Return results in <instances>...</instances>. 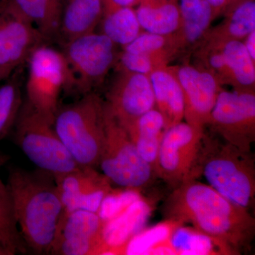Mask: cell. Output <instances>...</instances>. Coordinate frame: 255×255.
<instances>
[{
  "mask_svg": "<svg viewBox=\"0 0 255 255\" xmlns=\"http://www.w3.org/2000/svg\"><path fill=\"white\" fill-rule=\"evenodd\" d=\"M204 130L185 121L164 130L157 152L155 174L173 189L190 179Z\"/></svg>",
  "mask_w": 255,
  "mask_h": 255,
  "instance_id": "30bf717a",
  "label": "cell"
},
{
  "mask_svg": "<svg viewBox=\"0 0 255 255\" xmlns=\"http://www.w3.org/2000/svg\"><path fill=\"white\" fill-rule=\"evenodd\" d=\"M53 126L79 167H98L105 136V100L92 92L60 105Z\"/></svg>",
  "mask_w": 255,
  "mask_h": 255,
  "instance_id": "277c9868",
  "label": "cell"
},
{
  "mask_svg": "<svg viewBox=\"0 0 255 255\" xmlns=\"http://www.w3.org/2000/svg\"><path fill=\"white\" fill-rule=\"evenodd\" d=\"M124 51L150 55L164 63H168L172 54L169 44V36L143 31L130 43L122 47Z\"/></svg>",
  "mask_w": 255,
  "mask_h": 255,
  "instance_id": "f546056e",
  "label": "cell"
},
{
  "mask_svg": "<svg viewBox=\"0 0 255 255\" xmlns=\"http://www.w3.org/2000/svg\"><path fill=\"white\" fill-rule=\"evenodd\" d=\"M152 214V206L144 198L132 202L113 219L105 221L102 238L105 255H117L119 250L145 228Z\"/></svg>",
  "mask_w": 255,
  "mask_h": 255,
  "instance_id": "2e32d148",
  "label": "cell"
},
{
  "mask_svg": "<svg viewBox=\"0 0 255 255\" xmlns=\"http://www.w3.org/2000/svg\"><path fill=\"white\" fill-rule=\"evenodd\" d=\"M225 142L251 152L255 141V91H220L206 127Z\"/></svg>",
  "mask_w": 255,
  "mask_h": 255,
  "instance_id": "9c48e42d",
  "label": "cell"
},
{
  "mask_svg": "<svg viewBox=\"0 0 255 255\" xmlns=\"http://www.w3.org/2000/svg\"><path fill=\"white\" fill-rule=\"evenodd\" d=\"M117 70L142 74L150 76L151 73L159 68L167 67V63L150 55L123 51L119 53Z\"/></svg>",
  "mask_w": 255,
  "mask_h": 255,
  "instance_id": "4dcf8cb0",
  "label": "cell"
},
{
  "mask_svg": "<svg viewBox=\"0 0 255 255\" xmlns=\"http://www.w3.org/2000/svg\"></svg>",
  "mask_w": 255,
  "mask_h": 255,
  "instance_id": "60d3db41",
  "label": "cell"
},
{
  "mask_svg": "<svg viewBox=\"0 0 255 255\" xmlns=\"http://www.w3.org/2000/svg\"><path fill=\"white\" fill-rule=\"evenodd\" d=\"M43 43H48L35 25L4 0L0 11V68H20Z\"/></svg>",
  "mask_w": 255,
  "mask_h": 255,
  "instance_id": "7c38bea8",
  "label": "cell"
},
{
  "mask_svg": "<svg viewBox=\"0 0 255 255\" xmlns=\"http://www.w3.org/2000/svg\"><path fill=\"white\" fill-rule=\"evenodd\" d=\"M155 108L162 114L166 129L184 121V100L182 89L173 68H159L150 75Z\"/></svg>",
  "mask_w": 255,
  "mask_h": 255,
  "instance_id": "ac0fdd59",
  "label": "cell"
},
{
  "mask_svg": "<svg viewBox=\"0 0 255 255\" xmlns=\"http://www.w3.org/2000/svg\"><path fill=\"white\" fill-rule=\"evenodd\" d=\"M137 189H126L117 191L114 189L105 198L101 206L98 214L105 221L113 219L122 213L132 202L141 198Z\"/></svg>",
  "mask_w": 255,
  "mask_h": 255,
  "instance_id": "1f68e13d",
  "label": "cell"
},
{
  "mask_svg": "<svg viewBox=\"0 0 255 255\" xmlns=\"http://www.w3.org/2000/svg\"><path fill=\"white\" fill-rule=\"evenodd\" d=\"M0 255H11L9 252L5 248L1 241H0Z\"/></svg>",
  "mask_w": 255,
  "mask_h": 255,
  "instance_id": "8d00e7d4",
  "label": "cell"
},
{
  "mask_svg": "<svg viewBox=\"0 0 255 255\" xmlns=\"http://www.w3.org/2000/svg\"><path fill=\"white\" fill-rule=\"evenodd\" d=\"M171 243L177 255H226L219 243L194 228L184 225L174 231Z\"/></svg>",
  "mask_w": 255,
  "mask_h": 255,
  "instance_id": "f1b7e54d",
  "label": "cell"
},
{
  "mask_svg": "<svg viewBox=\"0 0 255 255\" xmlns=\"http://www.w3.org/2000/svg\"><path fill=\"white\" fill-rule=\"evenodd\" d=\"M70 70L71 85L81 96L94 92L115 66L119 53L110 38L95 31L61 43Z\"/></svg>",
  "mask_w": 255,
  "mask_h": 255,
  "instance_id": "52a82bcc",
  "label": "cell"
},
{
  "mask_svg": "<svg viewBox=\"0 0 255 255\" xmlns=\"http://www.w3.org/2000/svg\"><path fill=\"white\" fill-rule=\"evenodd\" d=\"M181 23L179 29L169 36L173 55L185 47L196 44L206 36L216 17L214 9L206 0H178Z\"/></svg>",
  "mask_w": 255,
  "mask_h": 255,
  "instance_id": "e0dca14e",
  "label": "cell"
},
{
  "mask_svg": "<svg viewBox=\"0 0 255 255\" xmlns=\"http://www.w3.org/2000/svg\"><path fill=\"white\" fill-rule=\"evenodd\" d=\"M165 129L163 116L155 108L146 112L126 128L139 155L155 174L157 152Z\"/></svg>",
  "mask_w": 255,
  "mask_h": 255,
  "instance_id": "ffe728a7",
  "label": "cell"
},
{
  "mask_svg": "<svg viewBox=\"0 0 255 255\" xmlns=\"http://www.w3.org/2000/svg\"><path fill=\"white\" fill-rule=\"evenodd\" d=\"M201 176L210 187L230 201L248 210L254 206L255 165L251 152L208 135L205 130L189 179Z\"/></svg>",
  "mask_w": 255,
  "mask_h": 255,
  "instance_id": "3957f363",
  "label": "cell"
},
{
  "mask_svg": "<svg viewBox=\"0 0 255 255\" xmlns=\"http://www.w3.org/2000/svg\"><path fill=\"white\" fill-rule=\"evenodd\" d=\"M118 74L107 92V109L125 128L146 112L155 108L150 77L117 70Z\"/></svg>",
  "mask_w": 255,
  "mask_h": 255,
  "instance_id": "4fadbf2b",
  "label": "cell"
},
{
  "mask_svg": "<svg viewBox=\"0 0 255 255\" xmlns=\"http://www.w3.org/2000/svg\"><path fill=\"white\" fill-rule=\"evenodd\" d=\"M13 130L16 145L38 169L54 177L79 167L58 137L53 121L24 100Z\"/></svg>",
  "mask_w": 255,
  "mask_h": 255,
  "instance_id": "5b68a950",
  "label": "cell"
},
{
  "mask_svg": "<svg viewBox=\"0 0 255 255\" xmlns=\"http://www.w3.org/2000/svg\"><path fill=\"white\" fill-rule=\"evenodd\" d=\"M3 160L0 158V164ZM0 241L11 255L28 253L15 219L12 201L7 185L0 177Z\"/></svg>",
  "mask_w": 255,
  "mask_h": 255,
  "instance_id": "83f0119b",
  "label": "cell"
},
{
  "mask_svg": "<svg viewBox=\"0 0 255 255\" xmlns=\"http://www.w3.org/2000/svg\"><path fill=\"white\" fill-rule=\"evenodd\" d=\"M0 1H1V0H0Z\"/></svg>",
  "mask_w": 255,
  "mask_h": 255,
  "instance_id": "ab89813d",
  "label": "cell"
},
{
  "mask_svg": "<svg viewBox=\"0 0 255 255\" xmlns=\"http://www.w3.org/2000/svg\"><path fill=\"white\" fill-rule=\"evenodd\" d=\"M111 1L119 6L134 7L138 4L140 0H111Z\"/></svg>",
  "mask_w": 255,
  "mask_h": 255,
  "instance_id": "e575fe53",
  "label": "cell"
},
{
  "mask_svg": "<svg viewBox=\"0 0 255 255\" xmlns=\"http://www.w3.org/2000/svg\"><path fill=\"white\" fill-rule=\"evenodd\" d=\"M105 224V221L97 213L85 210H75L70 212L64 211L53 248L63 241L97 243L106 248L102 238Z\"/></svg>",
  "mask_w": 255,
  "mask_h": 255,
  "instance_id": "44dd1931",
  "label": "cell"
},
{
  "mask_svg": "<svg viewBox=\"0 0 255 255\" xmlns=\"http://www.w3.org/2000/svg\"><path fill=\"white\" fill-rule=\"evenodd\" d=\"M54 179L65 212L85 210L98 214L114 189L110 179L95 167H79Z\"/></svg>",
  "mask_w": 255,
  "mask_h": 255,
  "instance_id": "5bb4252c",
  "label": "cell"
},
{
  "mask_svg": "<svg viewBox=\"0 0 255 255\" xmlns=\"http://www.w3.org/2000/svg\"><path fill=\"white\" fill-rule=\"evenodd\" d=\"M3 3H4V0L0 1V11H1V8H2Z\"/></svg>",
  "mask_w": 255,
  "mask_h": 255,
  "instance_id": "74e56055",
  "label": "cell"
},
{
  "mask_svg": "<svg viewBox=\"0 0 255 255\" xmlns=\"http://www.w3.org/2000/svg\"><path fill=\"white\" fill-rule=\"evenodd\" d=\"M182 225L177 220L166 219L152 227L144 228L122 246L117 255H148L156 247L170 240L174 231Z\"/></svg>",
  "mask_w": 255,
  "mask_h": 255,
  "instance_id": "4316f807",
  "label": "cell"
},
{
  "mask_svg": "<svg viewBox=\"0 0 255 255\" xmlns=\"http://www.w3.org/2000/svg\"><path fill=\"white\" fill-rule=\"evenodd\" d=\"M14 70L10 68H0V82L6 80Z\"/></svg>",
  "mask_w": 255,
  "mask_h": 255,
  "instance_id": "d590c367",
  "label": "cell"
},
{
  "mask_svg": "<svg viewBox=\"0 0 255 255\" xmlns=\"http://www.w3.org/2000/svg\"><path fill=\"white\" fill-rule=\"evenodd\" d=\"M243 42L248 53L251 55L253 60L255 61V30L248 34L245 38L244 41Z\"/></svg>",
  "mask_w": 255,
  "mask_h": 255,
  "instance_id": "836d02e7",
  "label": "cell"
},
{
  "mask_svg": "<svg viewBox=\"0 0 255 255\" xmlns=\"http://www.w3.org/2000/svg\"><path fill=\"white\" fill-rule=\"evenodd\" d=\"M98 167L112 184L138 189L150 184L153 169L139 155L125 128L105 104V136Z\"/></svg>",
  "mask_w": 255,
  "mask_h": 255,
  "instance_id": "ba28073f",
  "label": "cell"
},
{
  "mask_svg": "<svg viewBox=\"0 0 255 255\" xmlns=\"http://www.w3.org/2000/svg\"><path fill=\"white\" fill-rule=\"evenodd\" d=\"M223 23L207 32L206 36L243 41L255 30V0H238L226 11Z\"/></svg>",
  "mask_w": 255,
  "mask_h": 255,
  "instance_id": "d4e9b609",
  "label": "cell"
},
{
  "mask_svg": "<svg viewBox=\"0 0 255 255\" xmlns=\"http://www.w3.org/2000/svg\"><path fill=\"white\" fill-rule=\"evenodd\" d=\"M26 99L33 110L54 122L60 107V97L64 90H70V70L61 50L49 43L35 48L28 58Z\"/></svg>",
  "mask_w": 255,
  "mask_h": 255,
  "instance_id": "8992f818",
  "label": "cell"
},
{
  "mask_svg": "<svg viewBox=\"0 0 255 255\" xmlns=\"http://www.w3.org/2000/svg\"><path fill=\"white\" fill-rule=\"evenodd\" d=\"M164 214L167 219L189 223L219 243L226 255L242 254L254 239L255 220L250 210L198 179L174 188L166 201Z\"/></svg>",
  "mask_w": 255,
  "mask_h": 255,
  "instance_id": "6da1fadb",
  "label": "cell"
},
{
  "mask_svg": "<svg viewBox=\"0 0 255 255\" xmlns=\"http://www.w3.org/2000/svg\"><path fill=\"white\" fill-rule=\"evenodd\" d=\"M6 185L26 250L35 255H50L64 213L53 174L11 166Z\"/></svg>",
  "mask_w": 255,
  "mask_h": 255,
  "instance_id": "7a4b0ae2",
  "label": "cell"
},
{
  "mask_svg": "<svg viewBox=\"0 0 255 255\" xmlns=\"http://www.w3.org/2000/svg\"></svg>",
  "mask_w": 255,
  "mask_h": 255,
  "instance_id": "b9f144b4",
  "label": "cell"
},
{
  "mask_svg": "<svg viewBox=\"0 0 255 255\" xmlns=\"http://www.w3.org/2000/svg\"><path fill=\"white\" fill-rule=\"evenodd\" d=\"M20 68L0 85V142L14 128L22 106V82Z\"/></svg>",
  "mask_w": 255,
  "mask_h": 255,
  "instance_id": "484cf974",
  "label": "cell"
},
{
  "mask_svg": "<svg viewBox=\"0 0 255 255\" xmlns=\"http://www.w3.org/2000/svg\"><path fill=\"white\" fill-rule=\"evenodd\" d=\"M201 50L206 69L221 85H231L235 90L255 91V61L243 41L204 36Z\"/></svg>",
  "mask_w": 255,
  "mask_h": 255,
  "instance_id": "8fae6325",
  "label": "cell"
},
{
  "mask_svg": "<svg viewBox=\"0 0 255 255\" xmlns=\"http://www.w3.org/2000/svg\"><path fill=\"white\" fill-rule=\"evenodd\" d=\"M31 21L47 43L58 39L64 0H8Z\"/></svg>",
  "mask_w": 255,
  "mask_h": 255,
  "instance_id": "cb8c5ba5",
  "label": "cell"
},
{
  "mask_svg": "<svg viewBox=\"0 0 255 255\" xmlns=\"http://www.w3.org/2000/svg\"><path fill=\"white\" fill-rule=\"evenodd\" d=\"M103 11L99 23L100 33L117 46H127L143 31L133 7L121 6L111 0H102Z\"/></svg>",
  "mask_w": 255,
  "mask_h": 255,
  "instance_id": "603a6c76",
  "label": "cell"
},
{
  "mask_svg": "<svg viewBox=\"0 0 255 255\" xmlns=\"http://www.w3.org/2000/svg\"><path fill=\"white\" fill-rule=\"evenodd\" d=\"M102 11V0H64L58 39L62 43L96 31Z\"/></svg>",
  "mask_w": 255,
  "mask_h": 255,
  "instance_id": "d6986e66",
  "label": "cell"
},
{
  "mask_svg": "<svg viewBox=\"0 0 255 255\" xmlns=\"http://www.w3.org/2000/svg\"><path fill=\"white\" fill-rule=\"evenodd\" d=\"M206 1L212 6L216 16H219L221 13L226 12L231 4V0H206Z\"/></svg>",
  "mask_w": 255,
  "mask_h": 255,
  "instance_id": "d6a6232c",
  "label": "cell"
},
{
  "mask_svg": "<svg viewBox=\"0 0 255 255\" xmlns=\"http://www.w3.org/2000/svg\"><path fill=\"white\" fill-rule=\"evenodd\" d=\"M237 1L238 0H231V4H230V6H231V5H232L233 4H234V3Z\"/></svg>",
  "mask_w": 255,
  "mask_h": 255,
  "instance_id": "f35d334b",
  "label": "cell"
},
{
  "mask_svg": "<svg viewBox=\"0 0 255 255\" xmlns=\"http://www.w3.org/2000/svg\"><path fill=\"white\" fill-rule=\"evenodd\" d=\"M137 6L135 12L143 31L169 36L179 29L178 0H140Z\"/></svg>",
  "mask_w": 255,
  "mask_h": 255,
  "instance_id": "7402d4cb",
  "label": "cell"
},
{
  "mask_svg": "<svg viewBox=\"0 0 255 255\" xmlns=\"http://www.w3.org/2000/svg\"><path fill=\"white\" fill-rule=\"evenodd\" d=\"M172 68L184 95V120L194 127L205 129L223 89L221 84L205 69L187 64Z\"/></svg>",
  "mask_w": 255,
  "mask_h": 255,
  "instance_id": "9a60e30c",
  "label": "cell"
}]
</instances>
